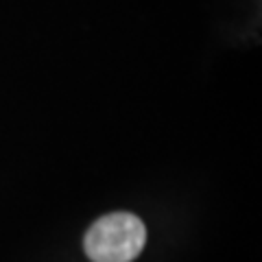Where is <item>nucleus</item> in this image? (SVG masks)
<instances>
[{"label": "nucleus", "instance_id": "1", "mask_svg": "<svg viewBox=\"0 0 262 262\" xmlns=\"http://www.w3.org/2000/svg\"><path fill=\"white\" fill-rule=\"evenodd\" d=\"M146 243L144 223L129 212H114L88 229L83 247L92 262H131Z\"/></svg>", "mask_w": 262, "mask_h": 262}]
</instances>
